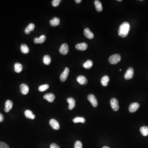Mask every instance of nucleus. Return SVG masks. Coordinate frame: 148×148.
I'll list each match as a JSON object with an SVG mask.
<instances>
[{
  "instance_id": "6ab92c4d",
  "label": "nucleus",
  "mask_w": 148,
  "mask_h": 148,
  "mask_svg": "<svg viewBox=\"0 0 148 148\" xmlns=\"http://www.w3.org/2000/svg\"><path fill=\"white\" fill-rule=\"evenodd\" d=\"M35 29V25L33 23L30 24L25 30V33L27 34H29L31 31H33Z\"/></svg>"
},
{
  "instance_id": "4c0bfd02",
  "label": "nucleus",
  "mask_w": 148,
  "mask_h": 148,
  "mask_svg": "<svg viewBox=\"0 0 148 148\" xmlns=\"http://www.w3.org/2000/svg\"><path fill=\"white\" fill-rule=\"evenodd\" d=\"M120 71H121V69H120Z\"/></svg>"
},
{
  "instance_id": "5701e85b",
  "label": "nucleus",
  "mask_w": 148,
  "mask_h": 148,
  "mask_svg": "<svg viewBox=\"0 0 148 148\" xmlns=\"http://www.w3.org/2000/svg\"><path fill=\"white\" fill-rule=\"evenodd\" d=\"M23 69V66L21 64L16 63L14 64V71L16 73H20Z\"/></svg>"
},
{
  "instance_id": "4468645a",
  "label": "nucleus",
  "mask_w": 148,
  "mask_h": 148,
  "mask_svg": "<svg viewBox=\"0 0 148 148\" xmlns=\"http://www.w3.org/2000/svg\"><path fill=\"white\" fill-rule=\"evenodd\" d=\"M20 89L21 93L24 95H27L29 93V89L27 85L24 84H22L20 86Z\"/></svg>"
},
{
  "instance_id": "f8f14e48",
  "label": "nucleus",
  "mask_w": 148,
  "mask_h": 148,
  "mask_svg": "<svg viewBox=\"0 0 148 148\" xmlns=\"http://www.w3.org/2000/svg\"><path fill=\"white\" fill-rule=\"evenodd\" d=\"M77 80L78 82L81 85H86L88 82L87 79L84 76L80 75L78 76Z\"/></svg>"
},
{
  "instance_id": "1a4fd4ad",
  "label": "nucleus",
  "mask_w": 148,
  "mask_h": 148,
  "mask_svg": "<svg viewBox=\"0 0 148 148\" xmlns=\"http://www.w3.org/2000/svg\"><path fill=\"white\" fill-rule=\"evenodd\" d=\"M49 124L54 129L58 130L60 129V126L58 122L54 119H51L49 120Z\"/></svg>"
},
{
  "instance_id": "9b49d317",
  "label": "nucleus",
  "mask_w": 148,
  "mask_h": 148,
  "mask_svg": "<svg viewBox=\"0 0 148 148\" xmlns=\"http://www.w3.org/2000/svg\"><path fill=\"white\" fill-rule=\"evenodd\" d=\"M44 98L46 99L49 102H52L55 99V96L53 93H49L44 95Z\"/></svg>"
},
{
  "instance_id": "393cba45",
  "label": "nucleus",
  "mask_w": 148,
  "mask_h": 148,
  "mask_svg": "<svg viewBox=\"0 0 148 148\" xmlns=\"http://www.w3.org/2000/svg\"><path fill=\"white\" fill-rule=\"evenodd\" d=\"M43 62L44 64L46 65L50 64L51 62V58L50 56L46 55L44 56L43 58Z\"/></svg>"
},
{
  "instance_id": "f3484780",
  "label": "nucleus",
  "mask_w": 148,
  "mask_h": 148,
  "mask_svg": "<svg viewBox=\"0 0 148 148\" xmlns=\"http://www.w3.org/2000/svg\"><path fill=\"white\" fill-rule=\"evenodd\" d=\"M46 40V36L43 35L40 36V38H35L34 40V42L36 44H40V43H43L45 42Z\"/></svg>"
},
{
  "instance_id": "20e7f679",
  "label": "nucleus",
  "mask_w": 148,
  "mask_h": 148,
  "mask_svg": "<svg viewBox=\"0 0 148 148\" xmlns=\"http://www.w3.org/2000/svg\"><path fill=\"white\" fill-rule=\"evenodd\" d=\"M110 105L111 108L115 111H117L119 108L118 101L117 99L113 98L111 100Z\"/></svg>"
},
{
  "instance_id": "dca6fc26",
  "label": "nucleus",
  "mask_w": 148,
  "mask_h": 148,
  "mask_svg": "<svg viewBox=\"0 0 148 148\" xmlns=\"http://www.w3.org/2000/svg\"><path fill=\"white\" fill-rule=\"evenodd\" d=\"M87 47H88V45L87 43L85 42L77 44L75 46L76 49L80 51H85L87 49Z\"/></svg>"
},
{
  "instance_id": "cd10ccee",
  "label": "nucleus",
  "mask_w": 148,
  "mask_h": 148,
  "mask_svg": "<svg viewBox=\"0 0 148 148\" xmlns=\"http://www.w3.org/2000/svg\"><path fill=\"white\" fill-rule=\"evenodd\" d=\"M73 121L75 123H78L81 122L82 123H84L86 121L85 118L84 117H77L73 120Z\"/></svg>"
},
{
  "instance_id": "f704fd0d",
  "label": "nucleus",
  "mask_w": 148,
  "mask_h": 148,
  "mask_svg": "<svg viewBox=\"0 0 148 148\" xmlns=\"http://www.w3.org/2000/svg\"><path fill=\"white\" fill-rule=\"evenodd\" d=\"M76 3H79L82 2V0H75V1Z\"/></svg>"
},
{
  "instance_id": "0eeeda50",
  "label": "nucleus",
  "mask_w": 148,
  "mask_h": 148,
  "mask_svg": "<svg viewBox=\"0 0 148 148\" xmlns=\"http://www.w3.org/2000/svg\"><path fill=\"white\" fill-rule=\"evenodd\" d=\"M69 72V69L68 67H66L64 71H63L62 73L61 74L60 77V81L61 82H65L67 80Z\"/></svg>"
},
{
  "instance_id": "a211bd4d",
  "label": "nucleus",
  "mask_w": 148,
  "mask_h": 148,
  "mask_svg": "<svg viewBox=\"0 0 148 148\" xmlns=\"http://www.w3.org/2000/svg\"><path fill=\"white\" fill-rule=\"evenodd\" d=\"M60 19L58 18H54L53 19L51 20L49 23L52 27H56L60 24Z\"/></svg>"
},
{
  "instance_id": "2eb2a0df",
  "label": "nucleus",
  "mask_w": 148,
  "mask_h": 148,
  "mask_svg": "<svg viewBox=\"0 0 148 148\" xmlns=\"http://www.w3.org/2000/svg\"><path fill=\"white\" fill-rule=\"evenodd\" d=\"M67 101L69 103L68 109L69 110H72L75 107V100L73 98H67Z\"/></svg>"
},
{
  "instance_id": "423d86ee",
  "label": "nucleus",
  "mask_w": 148,
  "mask_h": 148,
  "mask_svg": "<svg viewBox=\"0 0 148 148\" xmlns=\"http://www.w3.org/2000/svg\"><path fill=\"white\" fill-rule=\"evenodd\" d=\"M59 52L62 55H66L69 52V47L67 44L64 43L60 46L59 49Z\"/></svg>"
},
{
  "instance_id": "72a5a7b5",
  "label": "nucleus",
  "mask_w": 148,
  "mask_h": 148,
  "mask_svg": "<svg viewBox=\"0 0 148 148\" xmlns=\"http://www.w3.org/2000/svg\"><path fill=\"white\" fill-rule=\"evenodd\" d=\"M4 120V117L2 114L0 113V122H3Z\"/></svg>"
},
{
  "instance_id": "9d476101",
  "label": "nucleus",
  "mask_w": 148,
  "mask_h": 148,
  "mask_svg": "<svg viewBox=\"0 0 148 148\" xmlns=\"http://www.w3.org/2000/svg\"><path fill=\"white\" fill-rule=\"evenodd\" d=\"M13 105V104L11 100H7L5 103V108L4 109L5 112L8 113L12 108Z\"/></svg>"
},
{
  "instance_id": "473e14b6",
  "label": "nucleus",
  "mask_w": 148,
  "mask_h": 148,
  "mask_svg": "<svg viewBox=\"0 0 148 148\" xmlns=\"http://www.w3.org/2000/svg\"><path fill=\"white\" fill-rule=\"evenodd\" d=\"M50 148H60L58 145H57L56 144H55V143H53V144H51L50 145Z\"/></svg>"
},
{
  "instance_id": "2f4dec72",
  "label": "nucleus",
  "mask_w": 148,
  "mask_h": 148,
  "mask_svg": "<svg viewBox=\"0 0 148 148\" xmlns=\"http://www.w3.org/2000/svg\"><path fill=\"white\" fill-rule=\"evenodd\" d=\"M0 148H10L6 143L1 142H0Z\"/></svg>"
},
{
  "instance_id": "ddd939ff",
  "label": "nucleus",
  "mask_w": 148,
  "mask_h": 148,
  "mask_svg": "<svg viewBox=\"0 0 148 148\" xmlns=\"http://www.w3.org/2000/svg\"><path fill=\"white\" fill-rule=\"evenodd\" d=\"M84 35L89 39H92L94 38V35L89 28H86L84 30Z\"/></svg>"
},
{
  "instance_id": "f257e3e1",
  "label": "nucleus",
  "mask_w": 148,
  "mask_h": 148,
  "mask_svg": "<svg viewBox=\"0 0 148 148\" xmlns=\"http://www.w3.org/2000/svg\"><path fill=\"white\" fill-rule=\"evenodd\" d=\"M130 28V24L128 23L124 22L119 27L118 31V35L123 38L127 37Z\"/></svg>"
},
{
  "instance_id": "c756f323",
  "label": "nucleus",
  "mask_w": 148,
  "mask_h": 148,
  "mask_svg": "<svg viewBox=\"0 0 148 148\" xmlns=\"http://www.w3.org/2000/svg\"><path fill=\"white\" fill-rule=\"evenodd\" d=\"M82 144L80 141H77L75 143L74 148H82Z\"/></svg>"
},
{
  "instance_id": "7ed1b4c3",
  "label": "nucleus",
  "mask_w": 148,
  "mask_h": 148,
  "mask_svg": "<svg viewBox=\"0 0 148 148\" xmlns=\"http://www.w3.org/2000/svg\"><path fill=\"white\" fill-rule=\"evenodd\" d=\"M88 99L89 101L91 103L92 106L93 107H96L98 105V102L97 101L96 97L93 94H90L88 96Z\"/></svg>"
},
{
  "instance_id": "c9c22d12",
  "label": "nucleus",
  "mask_w": 148,
  "mask_h": 148,
  "mask_svg": "<svg viewBox=\"0 0 148 148\" xmlns=\"http://www.w3.org/2000/svg\"><path fill=\"white\" fill-rule=\"evenodd\" d=\"M109 148V147H108V146H104V147H103V148Z\"/></svg>"
},
{
  "instance_id": "a878e982",
  "label": "nucleus",
  "mask_w": 148,
  "mask_h": 148,
  "mask_svg": "<svg viewBox=\"0 0 148 148\" xmlns=\"http://www.w3.org/2000/svg\"><path fill=\"white\" fill-rule=\"evenodd\" d=\"M141 134L144 136L148 135V127L147 126H142L140 128Z\"/></svg>"
},
{
  "instance_id": "7c9ffc66",
  "label": "nucleus",
  "mask_w": 148,
  "mask_h": 148,
  "mask_svg": "<svg viewBox=\"0 0 148 148\" xmlns=\"http://www.w3.org/2000/svg\"><path fill=\"white\" fill-rule=\"evenodd\" d=\"M60 2H61L60 0H54L52 2V6L54 7H57L59 5Z\"/></svg>"
},
{
  "instance_id": "c85d7f7f",
  "label": "nucleus",
  "mask_w": 148,
  "mask_h": 148,
  "mask_svg": "<svg viewBox=\"0 0 148 148\" xmlns=\"http://www.w3.org/2000/svg\"><path fill=\"white\" fill-rule=\"evenodd\" d=\"M49 86L48 84H44V85H41L38 88V90L40 92H43L47 90L49 88Z\"/></svg>"
},
{
  "instance_id": "4be33fe9",
  "label": "nucleus",
  "mask_w": 148,
  "mask_h": 148,
  "mask_svg": "<svg viewBox=\"0 0 148 148\" xmlns=\"http://www.w3.org/2000/svg\"><path fill=\"white\" fill-rule=\"evenodd\" d=\"M109 81V77L107 75H105L102 77L101 79V82L102 86H106L108 85V83Z\"/></svg>"
},
{
  "instance_id": "f03ea898",
  "label": "nucleus",
  "mask_w": 148,
  "mask_h": 148,
  "mask_svg": "<svg viewBox=\"0 0 148 148\" xmlns=\"http://www.w3.org/2000/svg\"><path fill=\"white\" fill-rule=\"evenodd\" d=\"M121 60V56L119 54H114L109 57V61L111 64L115 65L119 62Z\"/></svg>"
},
{
  "instance_id": "e433bc0d",
  "label": "nucleus",
  "mask_w": 148,
  "mask_h": 148,
  "mask_svg": "<svg viewBox=\"0 0 148 148\" xmlns=\"http://www.w3.org/2000/svg\"><path fill=\"white\" fill-rule=\"evenodd\" d=\"M117 1H120V2H121V1H122V0H118Z\"/></svg>"
},
{
  "instance_id": "39448f33",
  "label": "nucleus",
  "mask_w": 148,
  "mask_h": 148,
  "mask_svg": "<svg viewBox=\"0 0 148 148\" xmlns=\"http://www.w3.org/2000/svg\"><path fill=\"white\" fill-rule=\"evenodd\" d=\"M134 69L132 67H130L129 68L125 74V79L127 80L132 79L134 75Z\"/></svg>"
},
{
  "instance_id": "6e6552de",
  "label": "nucleus",
  "mask_w": 148,
  "mask_h": 148,
  "mask_svg": "<svg viewBox=\"0 0 148 148\" xmlns=\"http://www.w3.org/2000/svg\"><path fill=\"white\" fill-rule=\"evenodd\" d=\"M140 107V105L137 102H133L130 105L129 107V110L130 112H135L138 110Z\"/></svg>"
},
{
  "instance_id": "412c9836",
  "label": "nucleus",
  "mask_w": 148,
  "mask_h": 148,
  "mask_svg": "<svg viewBox=\"0 0 148 148\" xmlns=\"http://www.w3.org/2000/svg\"><path fill=\"white\" fill-rule=\"evenodd\" d=\"M25 115L27 118L31 119H34L35 118V115H34L32 111L30 110H27L25 111Z\"/></svg>"
},
{
  "instance_id": "bb28decb",
  "label": "nucleus",
  "mask_w": 148,
  "mask_h": 148,
  "mask_svg": "<svg viewBox=\"0 0 148 148\" xmlns=\"http://www.w3.org/2000/svg\"><path fill=\"white\" fill-rule=\"evenodd\" d=\"M93 66V62L91 60H88L84 63L83 67L86 69H90Z\"/></svg>"
},
{
  "instance_id": "aec40b11",
  "label": "nucleus",
  "mask_w": 148,
  "mask_h": 148,
  "mask_svg": "<svg viewBox=\"0 0 148 148\" xmlns=\"http://www.w3.org/2000/svg\"><path fill=\"white\" fill-rule=\"evenodd\" d=\"M94 4H95V8L97 11L101 12L102 11V9H103L102 5L100 1L98 0L95 1Z\"/></svg>"
},
{
  "instance_id": "b1692460",
  "label": "nucleus",
  "mask_w": 148,
  "mask_h": 148,
  "mask_svg": "<svg viewBox=\"0 0 148 148\" xmlns=\"http://www.w3.org/2000/svg\"><path fill=\"white\" fill-rule=\"evenodd\" d=\"M21 50L22 53L24 54H27L29 53V49L26 44H22L21 46Z\"/></svg>"
}]
</instances>
